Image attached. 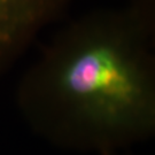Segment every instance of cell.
Here are the masks:
<instances>
[{"label": "cell", "instance_id": "6da1fadb", "mask_svg": "<svg viewBox=\"0 0 155 155\" xmlns=\"http://www.w3.org/2000/svg\"><path fill=\"white\" fill-rule=\"evenodd\" d=\"M15 104L59 150L109 155L155 136V29L129 7L63 25L24 71Z\"/></svg>", "mask_w": 155, "mask_h": 155}, {"label": "cell", "instance_id": "7a4b0ae2", "mask_svg": "<svg viewBox=\"0 0 155 155\" xmlns=\"http://www.w3.org/2000/svg\"><path fill=\"white\" fill-rule=\"evenodd\" d=\"M77 0H0V76Z\"/></svg>", "mask_w": 155, "mask_h": 155}, {"label": "cell", "instance_id": "3957f363", "mask_svg": "<svg viewBox=\"0 0 155 155\" xmlns=\"http://www.w3.org/2000/svg\"><path fill=\"white\" fill-rule=\"evenodd\" d=\"M127 7L146 24L155 29V0H129Z\"/></svg>", "mask_w": 155, "mask_h": 155}, {"label": "cell", "instance_id": "277c9868", "mask_svg": "<svg viewBox=\"0 0 155 155\" xmlns=\"http://www.w3.org/2000/svg\"><path fill=\"white\" fill-rule=\"evenodd\" d=\"M109 155H134V154H130V153H127V150H125V152H118V153H114V154H109Z\"/></svg>", "mask_w": 155, "mask_h": 155}]
</instances>
